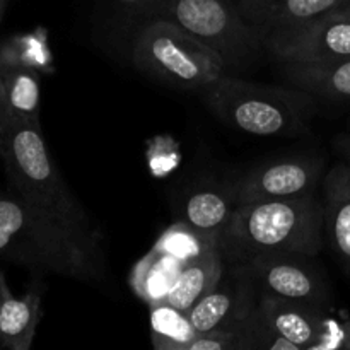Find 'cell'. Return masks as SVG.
<instances>
[{
  "instance_id": "cell-14",
  "label": "cell",
  "mask_w": 350,
  "mask_h": 350,
  "mask_svg": "<svg viewBox=\"0 0 350 350\" xmlns=\"http://www.w3.org/2000/svg\"><path fill=\"white\" fill-rule=\"evenodd\" d=\"M344 0H238L245 19L267 33L297 26L337 9Z\"/></svg>"
},
{
  "instance_id": "cell-10",
  "label": "cell",
  "mask_w": 350,
  "mask_h": 350,
  "mask_svg": "<svg viewBox=\"0 0 350 350\" xmlns=\"http://www.w3.org/2000/svg\"><path fill=\"white\" fill-rule=\"evenodd\" d=\"M258 297L248 270L238 262H226L217 286L188 311V318L197 332L239 330L252 320Z\"/></svg>"
},
{
  "instance_id": "cell-11",
  "label": "cell",
  "mask_w": 350,
  "mask_h": 350,
  "mask_svg": "<svg viewBox=\"0 0 350 350\" xmlns=\"http://www.w3.org/2000/svg\"><path fill=\"white\" fill-rule=\"evenodd\" d=\"M321 174V159H284L252 171L234 185L239 204L314 195Z\"/></svg>"
},
{
  "instance_id": "cell-13",
  "label": "cell",
  "mask_w": 350,
  "mask_h": 350,
  "mask_svg": "<svg viewBox=\"0 0 350 350\" xmlns=\"http://www.w3.org/2000/svg\"><path fill=\"white\" fill-rule=\"evenodd\" d=\"M41 318V291L36 284L23 297L10 293L5 279L0 296V349L27 350Z\"/></svg>"
},
{
  "instance_id": "cell-16",
  "label": "cell",
  "mask_w": 350,
  "mask_h": 350,
  "mask_svg": "<svg viewBox=\"0 0 350 350\" xmlns=\"http://www.w3.org/2000/svg\"><path fill=\"white\" fill-rule=\"evenodd\" d=\"M282 74L297 89L318 98L350 105V58L325 64L284 62Z\"/></svg>"
},
{
  "instance_id": "cell-9",
  "label": "cell",
  "mask_w": 350,
  "mask_h": 350,
  "mask_svg": "<svg viewBox=\"0 0 350 350\" xmlns=\"http://www.w3.org/2000/svg\"><path fill=\"white\" fill-rule=\"evenodd\" d=\"M265 50L280 62L325 64L350 58V17L330 10L297 26L265 33Z\"/></svg>"
},
{
  "instance_id": "cell-24",
  "label": "cell",
  "mask_w": 350,
  "mask_h": 350,
  "mask_svg": "<svg viewBox=\"0 0 350 350\" xmlns=\"http://www.w3.org/2000/svg\"><path fill=\"white\" fill-rule=\"evenodd\" d=\"M335 146H337V149L340 150L342 156L347 159V163L350 164V133L347 135H340L337 140H335Z\"/></svg>"
},
{
  "instance_id": "cell-8",
  "label": "cell",
  "mask_w": 350,
  "mask_h": 350,
  "mask_svg": "<svg viewBox=\"0 0 350 350\" xmlns=\"http://www.w3.org/2000/svg\"><path fill=\"white\" fill-rule=\"evenodd\" d=\"M313 258L308 255H260L238 263L248 270L260 296L265 294L330 311L334 297L328 277Z\"/></svg>"
},
{
  "instance_id": "cell-27",
  "label": "cell",
  "mask_w": 350,
  "mask_h": 350,
  "mask_svg": "<svg viewBox=\"0 0 350 350\" xmlns=\"http://www.w3.org/2000/svg\"><path fill=\"white\" fill-rule=\"evenodd\" d=\"M3 12H5V0H0V24H2Z\"/></svg>"
},
{
  "instance_id": "cell-1",
  "label": "cell",
  "mask_w": 350,
  "mask_h": 350,
  "mask_svg": "<svg viewBox=\"0 0 350 350\" xmlns=\"http://www.w3.org/2000/svg\"><path fill=\"white\" fill-rule=\"evenodd\" d=\"M0 258L82 282H103L106 260L99 239L72 231L12 191L0 190Z\"/></svg>"
},
{
  "instance_id": "cell-26",
  "label": "cell",
  "mask_w": 350,
  "mask_h": 350,
  "mask_svg": "<svg viewBox=\"0 0 350 350\" xmlns=\"http://www.w3.org/2000/svg\"><path fill=\"white\" fill-rule=\"evenodd\" d=\"M334 10H337V12L345 14V16L350 17V0H344V2H342L340 5H338L337 9H334Z\"/></svg>"
},
{
  "instance_id": "cell-2",
  "label": "cell",
  "mask_w": 350,
  "mask_h": 350,
  "mask_svg": "<svg viewBox=\"0 0 350 350\" xmlns=\"http://www.w3.org/2000/svg\"><path fill=\"white\" fill-rule=\"evenodd\" d=\"M323 246V202L314 195L239 204L221 238L226 262L260 255L317 256Z\"/></svg>"
},
{
  "instance_id": "cell-4",
  "label": "cell",
  "mask_w": 350,
  "mask_h": 350,
  "mask_svg": "<svg viewBox=\"0 0 350 350\" xmlns=\"http://www.w3.org/2000/svg\"><path fill=\"white\" fill-rule=\"evenodd\" d=\"M217 118L258 137L297 135L313 118V94L221 75L202 88Z\"/></svg>"
},
{
  "instance_id": "cell-22",
  "label": "cell",
  "mask_w": 350,
  "mask_h": 350,
  "mask_svg": "<svg viewBox=\"0 0 350 350\" xmlns=\"http://www.w3.org/2000/svg\"><path fill=\"white\" fill-rule=\"evenodd\" d=\"M154 246L185 263L204 255V253L211 252V250H219L217 241L205 236L204 232L197 231V229L191 228L190 224H187L181 219L173 222L159 236V239H157Z\"/></svg>"
},
{
  "instance_id": "cell-23",
  "label": "cell",
  "mask_w": 350,
  "mask_h": 350,
  "mask_svg": "<svg viewBox=\"0 0 350 350\" xmlns=\"http://www.w3.org/2000/svg\"><path fill=\"white\" fill-rule=\"evenodd\" d=\"M350 350V313L345 314L342 320L327 317V330H325L323 342L320 350Z\"/></svg>"
},
{
  "instance_id": "cell-6",
  "label": "cell",
  "mask_w": 350,
  "mask_h": 350,
  "mask_svg": "<svg viewBox=\"0 0 350 350\" xmlns=\"http://www.w3.org/2000/svg\"><path fill=\"white\" fill-rule=\"evenodd\" d=\"M166 10L217 51L226 67H246L265 48V31L248 23L231 0H170Z\"/></svg>"
},
{
  "instance_id": "cell-15",
  "label": "cell",
  "mask_w": 350,
  "mask_h": 350,
  "mask_svg": "<svg viewBox=\"0 0 350 350\" xmlns=\"http://www.w3.org/2000/svg\"><path fill=\"white\" fill-rule=\"evenodd\" d=\"M238 205L234 185L229 188H204L185 198L180 219L221 245L222 234Z\"/></svg>"
},
{
  "instance_id": "cell-20",
  "label": "cell",
  "mask_w": 350,
  "mask_h": 350,
  "mask_svg": "<svg viewBox=\"0 0 350 350\" xmlns=\"http://www.w3.org/2000/svg\"><path fill=\"white\" fill-rule=\"evenodd\" d=\"M198 335L187 313L167 303L150 306V340L157 350H187Z\"/></svg>"
},
{
  "instance_id": "cell-21",
  "label": "cell",
  "mask_w": 350,
  "mask_h": 350,
  "mask_svg": "<svg viewBox=\"0 0 350 350\" xmlns=\"http://www.w3.org/2000/svg\"><path fill=\"white\" fill-rule=\"evenodd\" d=\"M50 51L43 34H16L0 43V67H29L50 70Z\"/></svg>"
},
{
  "instance_id": "cell-17",
  "label": "cell",
  "mask_w": 350,
  "mask_h": 350,
  "mask_svg": "<svg viewBox=\"0 0 350 350\" xmlns=\"http://www.w3.org/2000/svg\"><path fill=\"white\" fill-rule=\"evenodd\" d=\"M226 269V260L221 250H211L197 258L185 263L176 284L170 291L164 303L171 304L176 310L188 311L202 299L207 293H211L221 280Z\"/></svg>"
},
{
  "instance_id": "cell-3",
  "label": "cell",
  "mask_w": 350,
  "mask_h": 350,
  "mask_svg": "<svg viewBox=\"0 0 350 350\" xmlns=\"http://www.w3.org/2000/svg\"><path fill=\"white\" fill-rule=\"evenodd\" d=\"M0 161L9 181V191L72 231L101 241L84 205L57 170L40 122L7 118L0 123Z\"/></svg>"
},
{
  "instance_id": "cell-12",
  "label": "cell",
  "mask_w": 350,
  "mask_h": 350,
  "mask_svg": "<svg viewBox=\"0 0 350 350\" xmlns=\"http://www.w3.org/2000/svg\"><path fill=\"white\" fill-rule=\"evenodd\" d=\"M323 232L350 275V164H337L323 181Z\"/></svg>"
},
{
  "instance_id": "cell-25",
  "label": "cell",
  "mask_w": 350,
  "mask_h": 350,
  "mask_svg": "<svg viewBox=\"0 0 350 350\" xmlns=\"http://www.w3.org/2000/svg\"><path fill=\"white\" fill-rule=\"evenodd\" d=\"M5 120V96H3V70L0 67V123Z\"/></svg>"
},
{
  "instance_id": "cell-5",
  "label": "cell",
  "mask_w": 350,
  "mask_h": 350,
  "mask_svg": "<svg viewBox=\"0 0 350 350\" xmlns=\"http://www.w3.org/2000/svg\"><path fill=\"white\" fill-rule=\"evenodd\" d=\"M133 62L147 74L176 88L202 89L226 72L221 55L176 21H152L140 29Z\"/></svg>"
},
{
  "instance_id": "cell-18",
  "label": "cell",
  "mask_w": 350,
  "mask_h": 350,
  "mask_svg": "<svg viewBox=\"0 0 350 350\" xmlns=\"http://www.w3.org/2000/svg\"><path fill=\"white\" fill-rule=\"evenodd\" d=\"M183 267L185 262L152 246V250L132 269L130 286L149 306L163 303L176 284Z\"/></svg>"
},
{
  "instance_id": "cell-19",
  "label": "cell",
  "mask_w": 350,
  "mask_h": 350,
  "mask_svg": "<svg viewBox=\"0 0 350 350\" xmlns=\"http://www.w3.org/2000/svg\"><path fill=\"white\" fill-rule=\"evenodd\" d=\"M3 96H5V120L17 118L26 122H40V72L29 67L3 68Z\"/></svg>"
},
{
  "instance_id": "cell-7",
  "label": "cell",
  "mask_w": 350,
  "mask_h": 350,
  "mask_svg": "<svg viewBox=\"0 0 350 350\" xmlns=\"http://www.w3.org/2000/svg\"><path fill=\"white\" fill-rule=\"evenodd\" d=\"M327 313L262 294L246 325L253 350H320L327 330Z\"/></svg>"
}]
</instances>
